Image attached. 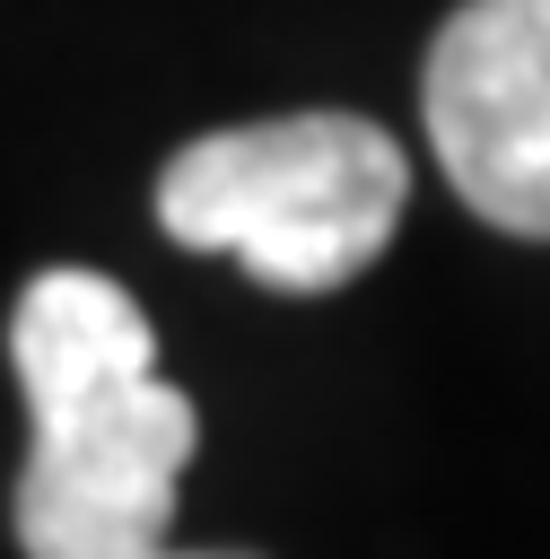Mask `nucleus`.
<instances>
[{
    "mask_svg": "<svg viewBox=\"0 0 550 559\" xmlns=\"http://www.w3.org/2000/svg\"><path fill=\"white\" fill-rule=\"evenodd\" d=\"M419 114L463 210L550 245V0H463L428 44Z\"/></svg>",
    "mask_w": 550,
    "mask_h": 559,
    "instance_id": "nucleus-3",
    "label": "nucleus"
},
{
    "mask_svg": "<svg viewBox=\"0 0 550 559\" xmlns=\"http://www.w3.org/2000/svg\"><path fill=\"white\" fill-rule=\"evenodd\" d=\"M410 201L402 140L367 114H271L201 131L157 175V227L192 253H236L262 288L323 297L358 280Z\"/></svg>",
    "mask_w": 550,
    "mask_h": 559,
    "instance_id": "nucleus-2",
    "label": "nucleus"
},
{
    "mask_svg": "<svg viewBox=\"0 0 550 559\" xmlns=\"http://www.w3.org/2000/svg\"><path fill=\"white\" fill-rule=\"evenodd\" d=\"M17 393L35 419L17 472L26 559H148L175 524V480L192 463V402L157 376V332L140 297L105 271H35L9 314Z\"/></svg>",
    "mask_w": 550,
    "mask_h": 559,
    "instance_id": "nucleus-1",
    "label": "nucleus"
},
{
    "mask_svg": "<svg viewBox=\"0 0 550 559\" xmlns=\"http://www.w3.org/2000/svg\"><path fill=\"white\" fill-rule=\"evenodd\" d=\"M148 559H253V550H148Z\"/></svg>",
    "mask_w": 550,
    "mask_h": 559,
    "instance_id": "nucleus-4",
    "label": "nucleus"
}]
</instances>
